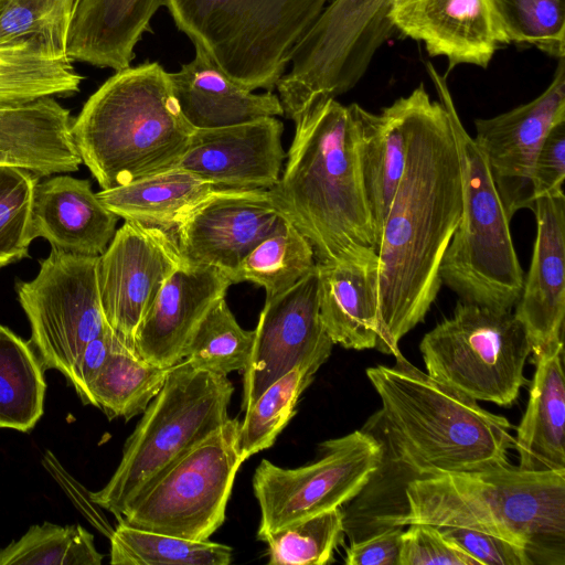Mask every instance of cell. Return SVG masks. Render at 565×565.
<instances>
[{"label": "cell", "mask_w": 565, "mask_h": 565, "mask_svg": "<svg viewBox=\"0 0 565 565\" xmlns=\"http://www.w3.org/2000/svg\"><path fill=\"white\" fill-rule=\"evenodd\" d=\"M419 350L426 373L476 401L509 407L527 383L532 348L512 310L459 301L450 318L424 335Z\"/></svg>", "instance_id": "9"}, {"label": "cell", "mask_w": 565, "mask_h": 565, "mask_svg": "<svg viewBox=\"0 0 565 565\" xmlns=\"http://www.w3.org/2000/svg\"><path fill=\"white\" fill-rule=\"evenodd\" d=\"M321 365L307 363L270 384L246 409L239 426L238 448L245 461L273 446L277 436L295 415L300 395L313 381Z\"/></svg>", "instance_id": "35"}, {"label": "cell", "mask_w": 565, "mask_h": 565, "mask_svg": "<svg viewBox=\"0 0 565 565\" xmlns=\"http://www.w3.org/2000/svg\"><path fill=\"white\" fill-rule=\"evenodd\" d=\"M388 20L403 35L458 65L488 67L497 47L488 0H392Z\"/></svg>", "instance_id": "21"}, {"label": "cell", "mask_w": 565, "mask_h": 565, "mask_svg": "<svg viewBox=\"0 0 565 565\" xmlns=\"http://www.w3.org/2000/svg\"><path fill=\"white\" fill-rule=\"evenodd\" d=\"M345 513L341 508L324 511L271 532L267 544L269 564L326 565L334 562V550L344 537Z\"/></svg>", "instance_id": "39"}, {"label": "cell", "mask_w": 565, "mask_h": 565, "mask_svg": "<svg viewBox=\"0 0 565 565\" xmlns=\"http://www.w3.org/2000/svg\"><path fill=\"white\" fill-rule=\"evenodd\" d=\"M533 100L491 118L475 120L473 140L484 156L508 217L535 202L533 169L548 131L565 121V57Z\"/></svg>", "instance_id": "16"}, {"label": "cell", "mask_w": 565, "mask_h": 565, "mask_svg": "<svg viewBox=\"0 0 565 565\" xmlns=\"http://www.w3.org/2000/svg\"><path fill=\"white\" fill-rule=\"evenodd\" d=\"M239 426L237 418H228L143 490L119 520L145 531L209 540L225 521L235 476L244 462Z\"/></svg>", "instance_id": "11"}, {"label": "cell", "mask_w": 565, "mask_h": 565, "mask_svg": "<svg viewBox=\"0 0 565 565\" xmlns=\"http://www.w3.org/2000/svg\"><path fill=\"white\" fill-rule=\"evenodd\" d=\"M331 0H166L175 25L238 85L273 90Z\"/></svg>", "instance_id": "7"}, {"label": "cell", "mask_w": 565, "mask_h": 565, "mask_svg": "<svg viewBox=\"0 0 565 565\" xmlns=\"http://www.w3.org/2000/svg\"><path fill=\"white\" fill-rule=\"evenodd\" d=\"M565 121L558 122L546 135L533 169L535 199L564 193Z\"/></svg>", "instance_id": "44"}, {"label": "cell", "mask_w": 565, "mask_h": 565, "mask_svg": "<svg viewBox=\"0 0 565 565\" xmlns=\"http://www.w3.org/2000/svg\"><path fill=\"white\" fill-rule=\"evenodd\" d=\"M183 262L171 230L132 221H125L98 257L106 321L130 348L158 292Z\"/></svg>", "instance_id": "14"}, {"label": "cell", "mask_w": 565, "mask_h": 565, "mask_svg": "<svg viewBox=\"0 0 565 565\" xmlns=\"http://www.w3.org/2000/svg\"><path fill=\"white\" fill-rule=\"evenodd\" d=\"M295 122L285 170L270 189L284 215L309 241L316 263L376 255L350 105L322 99Z\"/></svg>", "instance_id": "3"}, {"label": "cell", "mask_w": 565, "mask_h": 565, "mask_svg": "<svg viewBox=\"0 0 565 565\" xmlns=\"http://www.w3.org/2000/svg\"><path fill=\"white\" fill-rule=\"evenodd\" d=\"M282 130V122L275 117L194 129L171 168L190 171L216 189L270 190L278 183L287 157Z\"/></svg>", "instance_id": "18"}, {"label": "cell", "mask_w": 565, "mask_h": 565, "mask_svg": "<svg viewBox=\"0 0 565 565\" xmlns=\"http://www.w3.org/2000/svg\"><path fill=\"white\" fill-rule=\"evenodd\" d=\"M44 369L30 342L0 324V428L28 433L44 413Z\"/></svg>", "instance_id": "32"}, {"label": "cell", "mask_w": 565, "mask_h": 565, "mask_svg": "<svg viewBox=\"0 0 565 565\" xmlns=\"http://www.w3.org/2000/svg\"><path fill=\"white\" fill-rule=\"evenodd\" d=\"M405 498L404 512L381 518L384 526L477 530L525 547L530 557L541 547L564 546L565 470L526 471L509 463L416 478L407 482Z\"/></svg>", "instance_id": "5"}, {"label": "cell", "mask_w": 565, "mask_h": 565, "mask_svg": "<svg viewBox=\"0 0 565 565\" xmlns=\"http://www.w3.org/2000/svg\"><path fill=\"white\" fill-rule=\"evenodd\" d=\"M171 367L142 360L116 332L111 352L89 388V405L109 419L129 420L143 413L161 390Z\"/></svg>", "instance_id": "31"}, {"label": "cell", "mask_w": 565, "mask_h": 565, "mask_svg": "<svg viewBox=\"0 0 565 565\" xmlns=\"http://www.w3.org/2000/svg\"><path fill=\"white\" fill-rule=\"evenodd\" d=\"M233 392L226 375L185 360L173 365L128 437L116 471L89 500L121 519L143 490L230 418Z\"/></svg>", "instance_id": "8"}, {"label": "cell", "mask_w": 565, "mask_h": 565, "mask_svg": "<svg viewBox=\"0 0 565 565\" xmlns=\"http://www.w3.org/2000/svg\"><path fill=\"white\" fill-rule=\"evenodd\" d=\"M166 0H78L70 23L66 53L73 61L120 71Z\"/></svg>", "instance_id": "26"}, {"label": "cell", "mask_w": 565, "mask_h": 565, "mask_svg": "<svg viewBox=\"0 0 565 565\" xmlns=\"http://www.w3.org/2000/svg\"><path fill=\"white\" fill-rule=\"evenodd\" d=\"M536 236L529 273L515 303L532 354L563 344L565 319V195L535 200Z\"/></svg>", "instance_id": "20"}, {"label": "cell", "mask_w": 565, "mask_h": 565, "mask_svg": "<svg viewBox=\"0 0 565 565\" xmlns=\"http://www.w3.org/2000/svg\"><path fill=\"white\" fill-rule=\"evenodd\" d=\"M408 525L401 535L398 565H479L448 541L438 526L427 523Z\"/></svg>", "instance_id": "42"}, {"label": "cell", "mask_w": 565, "mask_h": 565, "mask_svg": "<svg viewBox=\"0 0 565 565\" xmlns=\"http://www.w3.org/2000/svg\"><path fill=\"white\" fill-rule=\"evenodd\" d=\"M319 315L332 342L345 349L376 345L379 330L377 254L337 264L317 263Z\"/></svg>", "instance_id": "25"}, {"label": "cell", "mask_w": 565, "mask_h": 565, "mask_svg": "<svg viewBox=\"0 0 565 565\" xmlns=\"http://www.w3.org/2000/svg\"><path fill=\"white\" fill-rule=\"evenodd\" d=\"M383 461L382 444L364 429L326 440L319 459L302 467L282 468L263 459L253 477L260 510L257 539L341 508L365 488Z\"/></svg>", "instance_id": "12"}, {"label": "cell", "mask_w": 565, "mask_h": 565, "mask_svg": "<svg viewBox=\"0 0 565 565\" xmlns=\"http://www.w3.org/2000/svg\"><path fill=\"white\" fill-rule=\"evenodd\" d=\"M403 526L390 525L345 550L348 565H398Z\"/></svg>", "instance_id": "46"}, {"label": "cell", "mask_w": 565, "mask_h": 565, "mask_svg": "<svg viewBox=\"0 0 565 565\" xmlns=\"http://www.w3.org/2000/svg\"><path fill=\"white\" fill-rule=\"evenodd\" d=\"M366 375L382 403L370 428L380 433L371 434L384 456L413 479L509 465L514 437L505 417L419 370L402 353L394 365L367 367Z\"/></svg>", "instance_id": "2"}, {"label": "cell", "mask_w": 565, "mask_h": 565, "mask_svg": "<svg viewBox=\"0 0 565 565\" xmlns=\"http://www.w3.org/2000/svg\"><path fill=\"white\" fill-rule=\"evenodd\" d=\"M350 107L356 128L362 183L377 247L405 167L407 97L396 99L380 114L370 113L358 104Z\"/></svg>", "instance_id": "28"}, {"label": "cell", "mask_w": 565, "mask_h": 565, "mask_svg": "<svg viewBox=\"0 0 565 565\" xmlns=\"http://www.w3.org/2000/svg\"><path fill=\"white\" fill-rule=\"evenodd\" d=\"M392 0H331L294 49L276 88L284 115L296 121L317 102L352 89L395 31Z\"/></svg>", "instance_id": "10"}, {"label": "cell", "mask_w": 565, "mask_h": 565, "mask_svg": "<svg viewBox=\"0 0 565 565\" xmlns=\"http://www.w3.org/2000/svg\"><path fill=\"white\" fill-rule=\"evenodd\" d=\"M11 0H0V14L7 8Z\"/></svg>", "instance_id": "47"}, {"label": "cell", "mask_w": 565, "mask_h": 565, "mask_svg": "<svg viewBox=\"0 0 565 565\" xmlns=\"http://www.w3.org/2000/svg\"><path fill=\"white\" fill-rule=\"evenodd\" d=\"M119 217L93 192L90 182L67 174L36 184L32 205V238L53 248L100 256L110 243Z\"/></svg>", "instance_id": "22"}, {"label": "cell", "mask_w": 565, "mask_h": 565, "mask_svg": "<svg viewBox=\"0 0 565 565\" xmlns=\"http://www.w3.org/2000/svg\"><path fill=\"white\" fill-rule=\"evenodd\" d=\"M98 257L52 247L35 278L17 285L31 327L30 343L44 370L65 375L83 349L109 327L98 289Z\"/></svg>", "instance_id": "13"}, {"label": "cell", "mask_w": 565, "mask_h": 565, "mask_svg": "<svg viewBox=\"0 0 565 565\" xmlns=\"http://www.w3.org/2000/svg\"><path fill=\"white\" fill-rule=\"evenodd\" d=\"M255 332L244 330L230 310L225 297L205 315L195 330L184 359L191 366L226 375L248 364Z\"/></svg>", "instance_id": "37"}, {"label": "cell", "mask_w": 565, "mask_h": 565, "mask_svg": "<svg viewBox=\"0 0 565 565\" xmlns=\"http://www.w3.org/2000/svg\"><path fill=\"white\" fill-rule=\"evenodd\" d=\"M286 220L270 190L214 189L173 234L188 264L217 267L232 280L245 256Z\"/></svg>", "instance_id": "17"}, {"label": "cell", "mask_w": 565, "mask_h": 565, "mask_svg": "<svg viewBox=\"0 0 565 565\" xmlns=\"http://www.w3.org/2000/svg\"><path fill=\"white\" fill-rule=\"evenodd\" d=\"M214 189L190 171L169 168L96 194L119 218L172 231Z\"/></svg>", "instance_id": "30"}, {"label": "cell", "mask_w": 565, "mask_h": 565, "mask_svg": "<svg viewBox=\"0 0 565 565\" xmlns=\"http://www.w3.org/2000/svg\"><path fill=\"white\" fill-rule=\"evenodd\" d=\"M113 565H228L231 546L145 531L121 520L109 536Z\"/></svg>", "instance_id": "33"}, {"label": "cell", "mask_w": 565, "mask_h": 565, "mask_svg": "<svg viewBox=\"0 0 565 565\" xmlns=\"http://www.w3.org/2000/svg\"><path fill=\"white\" fill-rule=\"evenodd\" d=\"M243 379L242 409L300 364L322 365L333 342L319 315L317 264L288 289L266 298Z\"/></svg>", "instance_id": "15"}, {"label": "cell", "mask_w": 565, "mask_h": 565, "mask_svg": "<svg viewBox=\"0 0 565 565\" xmlns=\"http://www.w3.org/2000/svg\"><path fill=\"white\" fill-rule=\"evenodd\" d=\"M309 241L286 220L241 262L232 282L249 281L263 287L266 298L288 289L316 266Z\"/></svg>", "instance_id": "34"}, {"label": "cell", "mask_w": 565, "mask_h": 565, "mask_svg": "<svg viewBox=\"0 0 565 565\" xmlns=\"http://www.w3.org/2000/svg\"><path fill=\"white\" fill-rule=\"evenodd\" d=\"M406 97L405 167L376 247L375 349L394 356L438 295L441 258L462 212L460 161L448 113L423 84Z\"/></svg>", "instance_id": "1"}, {"label": "cell", "mask_w": 565, "mask_h": 565, "mask_svg": "<svg viewBox=\"0 0 565 565\" xmlns=\"http://www.w3.org/2000/svg\"><path fill=\"white\" fill-rule=\"evenodd\" d=\"M39 178L26 169L0 164V269L28 256Z\"/></svg>", "instance_id": "40"}, {"label": "cell", "mask_w": 565, "mask_h": 565, "mask_svg": "<svg viewBox=\"0 0 565 565\" xmlns=\"http://www.w3.org/2000/svg\"><path fill=\"white\" fill-rule=\"evenodd\" d=\"M169 75L182 114L194 129L284 115L280 99L273 90L255 94L238 85L200 49H195L192 61Z\"/></svg>", "instance_id": "24"}, {"label": "cell", "mask_w": 565, "mask_h": 565, "mask_svg": "<svg viewBox=\"0 0 565 565\" xmlns=\"http://www.w3.org/2000/svg\"><path fill=\"white\" fill-rule=\"evenodd\" d=\"M231 285L230 277L217 267L184 260L166 280L140 322L134 339L135 353L163 367L181 362L199 324Z\"/></svg>", "instance_id": "19"}, {"label": "cell", "mask_w": 565, "mask_h": 565, "mask_svg": "<svg viewBox=\"0 0 565 565\" xmlns=\"http://www.w3.org/2000/svg\"><path fill=\"white\" fill-rule=\"evenodd\" d=\"M82 79L67 53L41 36L0 43V107L74 95Z\"/></svg>", "instance_id": "29"}, {"label": "cell", "mask_w": 565, "mask_h": 565, "mask_svg": "<svg viewBox=\"0 0 565 565\" xmlns=\"http://www.w3.org/2000/svg\"><path fill=\"white\" fill-rule=\"evenodd\" d=\"M103 558L94 535L81 524L32 525L18 541L0 550V565H100Z\"/></svg>", "instance_id": "38"}, {"label": "cell", "mask_w": 565, "mask_h": 565, "mask_svg": "<svg viewBox=\"0 0 565 565\" xmlns=\"http://www.w3.org/2000/svg\"><path fill=\"white\" fill-rule=\"evenodd\" d=\"M78 0H11L0 14V43L38 35L66 52Z\"/></svg>", "instance_id": "41"}, {"label": "cell", "mask_w": 565, "mask_h": 565, "mask_svg": "<svg viewBox=\"0 0 565 565\" xmlns=\"http://www.w3.org/2000/svg\"><path fill=\"white\" fill-rule=\"evenodd\" d=\"M535 372L524 415L514 438L519 468L565 470L564 345L533 355Z\"/></svg>", "instance_id": "27"}, {"label": "cell", "mask_w": 565, "mask_h": 565, "mask_svg": "<svg viewBox=\"0 0 565 565\" xmlns=\"http://www.w3.org/2000/svg\"><path fill=\"white\" fill-rule=\"evenodd\" d=\"M116 331L109 326L104 333L92 340L65 374L82 402L89 405V388L111 352Z\"/></svg>", "instance_id": "45"}, {"label": "cell", "mask_w": 565, "mask_h": 565, "mask_svg": "<svg viewBox=\"0 0 565 565\" xmlns=\"http://www.w3.org/2000/svg\"><path fill=\"white\" fill-rule=\"evenodd\" d=\"M193 131L157 62L117 71L72 122L82 162L102 190L171 168Z\"/></svg>", "instance_id": "4"}, {"label": "cell", "mask_w": 565, "mask_h": 565, "mask_svg": "<svg viewBox=\"0 0 565 565\" xmlns=\"http://www.w3.org/2000/svg\"><path fill=\"white\" fill-rule=\"evenodd\" d=\"M443 535L473 557L479 565H531L525 547L504 539L463 527L438 526Z\"/></svg>", "instance_id": "43"}, {"label": "cell", "mask_w": 565, "mask_h": 565, "mask_svg": "<svg viewBox=\"0 0 565 565\" xmlns=\"http://www.w3.org/2000/svg\"><path fill=\"white\" fill-rule=\"evenodd\" d=\"M426 68L449 116L462 183V212L441 258V284L460 301L512 310L524 275L510 233V218L484 156L459 118L446 75L439 74L431 63Z\"/></svg>", "instance_id": "6"}, {"label": "cell", "mask_w": 565, "mask_h": 565, "mask_svg": "<svg viewBox=\"0 0 565 565\" xmlns=\"http://www.w3.org/2000/svg\"><path fill=\"white\" fill-rule=\"evenodd\" d=\"M71 113L54 97L0 107V164L39 177L75 172L83 163L72 136Z\"/></svg>", "instance_id": "23"}, {"label": "cell", "mask_w": 565, "mask_h": 565, "mask_svg": "<svg viewBox=\"0 0 565 565\" xmlns=\"http://www.w3.org/2000/svg\"><path fill=\"white\" fill-rule=\"evenodd\" d=\"M499 44L526 43L565 57V0H488Z\"/></svg>", "instance_id": "36"}]
</instances>
